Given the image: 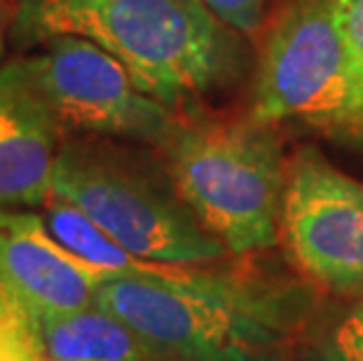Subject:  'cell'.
Masks as SVG:
<instances>
[{
	"label": "cell",
	"mask_w": 363,
	"mask_h": 361,
	"mask_svg": "<svg viewBox=\"0 0 363 361\" xmlns=\"http://www.w3.org/2000/svg\"><path fill=\"white\" fill-rule=\"evenodd\" d=\"M94 305L125 321L155 361H293L307 298L251 274L157 265L113 274Z\"/></svg>",
	"instance_id": "1"
},
{
	"label": "cell",
	"mask_w": 363,
	"mask_h": 361,
	"mask_svg": "<svg viewBox=\"0 0 363 361\" xmlns=\"http://www.w3.org/2000/svg\"><path fill=\"white\" fill-rule=\"evenodd\" d=\"M75 35L99 45L169 109L235 78L242 48L202 0H21L19 45Z\"/></svg>",
	"instance_id": "2"
},
{
	"label": "cell",
	"mask_w": 363,
	"mask_h": 361,
	"mask_svg": "<svg viewBox=\"0 0 363 361\" xmlns=\"http://www.w3.org/2000/svg\"><path fill=\"white\" fill-rule=\"evenodd\" d=\"M162 148L174 190L228 251L279 242L286 169L272 125L176 122Z\"/></svg>",
	"instance_id": "3"
},
{
	"label": "cell",
	"mask_w": 363,
	"mask_h": 361,
	"mask_svg": "<svg viewBox=\"0 0 363 361\" xmlns=\"http://www.w3.org/2000/svg\"><path fill=\"white\" fill-rule=\"evenodd\" d=\"M52 195L89 216L136 258L164 265H204L225 247L172 188L111 145H61Z\"/></svg>",
	"instance_id": "4"
},
{
	"label": "cell",
	"mask_w": 363,
	"mask_h": 361,
	"mask_svg": "<svg viewBox=\"0 0 363 361\" xmlns=\"http://www.w3.org/2000/svg\"><path fill=\"white\" fill-rule=\"evenodd\" d=\"M359 115V80L333 5L296 0L267 38L251 118L303 122L352 143Z\"/></svg>",
	"instance_id": "5"
},
{
	"label": "cell",
	"mask_w": 363,
	"mask_h": 361,
	"mask_svg": "<svg viewBox=\"0 0 363 361\" xmlns=\"http://www.w3.org/2000/svg\"><path fill=\"white\" fill-rule=\"evenodd\" d=\"M12 66L61 127L155 143L176 127L167 104L145 94L118 59L84 38H52Z\"/></svg>",
	"instance_id": "6"
},
{
	"label": "cell",
	"mask_w": 363,
	"mask_h": 361,
	"mask_svg": "<svg viewBox=\"0 0 363 361\" xmlns=\"http://www.w3.org/2000/svg\"><path fill=\"white\" fill-rule=\"evenodd\" d=\"M281 235L300 272L340 296L363 294V183L316 148L286 169Z\"/></svg>",
	"instance_id": "7"
},
{
	"label": "cell",
	"mask_w": 363,
	"mask_h": 361,
	"mask_svg": "<svg viewBox=\"0 0 363 361\" xmlns=\"http://www.w3.org/2000/svg\"><path fill=\"white\" fill-rule=\"evenodd\" d=\"M111 272L59 244L40 213L0 206V312L33 331L54 314L94 307Z\"/></svg>",
	"instance_id": "8"
},
{
	"label": "cell",
	"mask_w": 363,
	"mask_h": 361,
	"mask_svg": "<svg viewBox=\"0 0 363 361\" xmlns=\"http://www.w3.org/2000/svg\"><path fill=\"white\" fill-rule=\"evenodd\" d=\"M59 120L12 61L0 66V206H43L52 197Z\"/></svg>",
	"instance_id": "9"
},
{
	"label": "cell",
	"mask_w": 363,
	"mask_h": 361,
	"mask_svg": "<svg viewBox=\"0 0 363 361\" xmlns=\"http://www.w3.org/2000/svg\"><path fill=\"white\" fill-rule=\"evenodd\" d=\"M33 333L50 361H155L125 321L96 305L45 317Z\"/></svg>",
	"instance_id": "10"
},
{
	"label": "cell",
	"mask_w": 363,
	"mask_h": 361,
	"mask_svg": "<svg viewBox=\"0 0 363 361\" xmlns=\"http://www.w3.org/2000/svg\"><path fill=\"white\" fill-rule=\"evenodd\" d=\"M40 216L54 240L64 244L68 251L82 258L84 263L94 265L104 272L138 274V272L155 270L157 265H164V263H148L143 258H136L134 253L120 247L111 235L104 233L89 216H84L80 209H75L73 204H68L54 195L43 204Z\"/></svg>",
	"instance_id": "11"
},
{
	"label": "cell",
	"mask_w": 363,
	"mask_h": 361,
	"mask_svg": "<svg viewBox=\"0 0 363 361\" xmlns=\"http://www.w3.org/2000/svg\"><path fill=\"white\" fill-rule=\"evenodd\" d=\"M310 361H363V301L328 328L314 345Z\"/></svg>",
	"instance_id": "12"
},
{
	"label": "cell",
	"mask_w": 363,
	"mask_h": 361,
	"mask_svg": "<svg viewBox=\"0 0 363 361\" xmlns=\"http://www.w3.org/2000/svg\"><path fill=\"white\" fill-rule=\"evenodd\" d=\"M335 10V17L340 21V28L345 33L347 48H350L354 73H357L359 89H361V115L359 125L354 132V145L363 148V0H328Z\"/></svg>",
	"instance_id": "13"
},
{
	"label": "cell",
	"mask_w": 363,
	"mask_h": 361,
	"mask_svg": "<svg viewBox=\"0 0 363 361\" xmlns=\"http://www.w3.org/2000/svg\"><path fill=\"white\" fill-rule=\"evenodd\" d=\"M0 361H50L35 333L0 312Z\"/></svg>",
	"instance_id": "14"
},
{
	"label": "cell",
	"mask_w": 363,
	"mask_h": 361,
	"mask_svg": "<svg viewBox=\"0 0 363 361\" xmlns=\"http://www.w3.org/2000/svg\"><path fill=\"white\" fill-rule=\"evenodd\" d=\"M211 14L230 30L251 35L262 19V0H202Z\"/></svg>",
	"instance_id": "15"
},
{
	"label": "cell",
	"mask_w": 363,
	"mask_h": 361,
	"mask_svg": "<svg viewBox=\"0 0 363 361\" xmlns=\"http://www.w3.org/2000/svg\"><path fill=\"white\" fill-rule=\"evenodd\" d=\"M14 12H17V7L10 10L5 0H0V66H3V55H5V45H7V28H12Z\"/></svg>",
	"instance_id": "16"
}]
</instances>
